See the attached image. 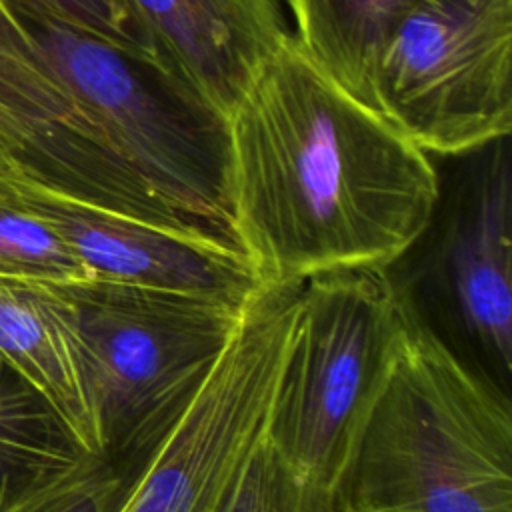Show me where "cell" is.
I'll list each match as a JSON object with an SVG mask.
<instances>
[{"mask_svg":"<svg viewBox=\"0 0 512 512\" xmlns=\"http://www.w3.org/2000/svg\"><path fill=\"white\" fill-rule=\"evenodd\" d=\"M234 238L262 284L388 270L440 194L428 152L290 34L226 116Z\"/></svg>","mask_w":512,"mask_h":512,"instance_id":"cell-1","label":"cell"},{"mask_svg":"<svg viewBox=\"0 0 512 512\" xmlns=\"http://www.w3.org/2000/svg\"><path fill=\"white\" fill-rule=\"evenodd\" d=\"M0 98L26 122L32 162L66 194L240 250L226 116L160 60L0 0Z\"/></svg>","mask_w":512,"mask_h":512,"instance_id":"cell-2","label":"cell"},{"mask_svg":"<svg viewBox=\"0 0 512 512\" xmlns=\"http://www.w3.org/2000/svg\"><path fill=\"white\" fill-rule=\"evenodd\" d=\"M402 306L336 512H512V400Z\"/></svg>","mask_w":512,"mask_h":512,"instance_id":"cell-3","label":"cell"},{"mask_svg":"<svg viewBox=\"0 0 512 512\" xmlns=\"http://www.w3.org/2000/svg\"><path fill=\"white\" fill-rule=\"evenodd\" d=\"M404 306L388 270L302 280L292 340L266 422L298 512H336L338 486L388 368Z\"/></svg>","mask_w":512,"mask_h":512,"instance_id":"cell-4","label":"cell"},{"mask_svg":"<svg viewBox=\"0 0 512 512\" xmlns=\"http://www.w3.org/2000/svg\"><path fill=\"white\" fill-rule=\"evenodd\" d=\"M84 354L102 458L128 466L236 334L246 302L104 280L60 284Z\"/></svg>","mask_w":512,"mask_h":512,"instance_id":"cell-5","label":"cell"},{"mask_svg":"<svg viewBox=\"0 0 512 512\" xmlns=\"http://www.w3.org/2000/svg\"><path fill=\"white\" fill-rule=\"evenodd\" d=\"M508 138L476 152L442 188L418 240L388 270L400 298L476 376L512 390V168ZM396 260V262H398Z\"/></svg>","mask_w":512,"mask_h":512,"instance_id":"cell-6","label":"cell"},{"mask_svg":"<svg viewBox=\"0 0 512 512\" xmlns=\"http://www.w3.org/2000/svg\"><path fill=\"white\" fill-rule=\"evenodd\" d=\"M300 282L262 284L240 326L168 426L122 472L112 512H216L264 436L292 340Z\"/></svg>","mask_w":512,"mask_h":512,"instance_id":"cell-7","label":"cell"},{"mask_svg":"<svg viewBox=\"0 0 512 512\" xmlns=\"http://www.w3.org/2000/svg\"><path fill=\"white\" fill-rule=\"evenodd\" d=\"M368 104L430 156L512 128V0H422L380 44Z\"/></svg>","mask_w":512,"mask_h":512,"instance_id":"cell-8","label":"cell"},{"mask_svg":"<svg viewBox=\"0 0 512 512\" xmlns=\"http://www.w3.org/2000/svg\"><path fill=\"white\" fill-rule=\"evenodd\" d=\"M0 184L66 242L92 280L236 302L262 286L238 248L74 200L24 172L12 154H0Z\"/></svg>","mask_w":512,"mask_h":512,"instance_id":"cell-9","label":"cell"},{"mask_svg":"<svg viewBox=\"0 0 512 512\" xmlns=\"http://www.w3.org/2000/svg\"><path fill=\"white\" fill-rule=\"evenodd\" d=\"M160 60L228 116L292 34L282 0H128Z\"/></svg>","mask_w":512,"mask_h":512,"instance_id":"cell-10","label":"cell"},{"mask_svg":"<svg viewBox=\"0 0 512 512\" xmlns=\"http://www.w3.org/2000/svg\"><path fill=\"white\" fill-rule=\"evenodd\" d=\"M0 358L52 406L90 456L102 458L88 370L60 286L0 280Z\"/></svg>","mask_w":512,"mask_h":512,"instance_id":"cell-11","label":"cell"},{"mask_svg":"<svg viewBox=\"0 0 512 512\" xmlns=\"http://www.w3.org/2000/svg\"><path fill=\"white\" fill-rule=\"evenodd\" d=\"M86 458L52 406L0 358V512L14 510Z\"/></svg>","mask_w":512,"mask_h":512,"instance_id":"cell-12","label":"cell"},{"mask_svg":"<svg viewBox=\"0 0 512 512\" xmlns=\"http://www.w3.org/2000/svg\"><path fill=\"white\" fill-rule=\"evenodd\" d=\"M294 38L340 86L368 102L370 64L394 28L422 0H286Z\"/></svg>","mask_w":512,"mask_h":512,"instance_id":"cell-13","label":"cell"},{"mask_svg":"<svg viewBox=\"0 0 512 512\" xmlns=\"http://www.w3.org/2000/svg\"><path fill=\"white\" fill-rule=\"evenodd\" d=\"M0 280L56 286L92 280L66 242L2 184Z\"/></svg>","mask_w":512,"mask_h":512,"instance_id":"cell-14","label":"cell"},{"mask_svg":"<svg viewBox=\"0 0 512 512\" xmlns=\"http://www.w3.org/2000/svg\"><path fill=\"white\" fill-rule=\"evenodd\" d=\"M24 4L124 50L160 60L156 46L128 0H22ZM162 62V60H160ZM164 64V62H162Z\"/></svg>","mask_w":512,"mask_h":512,"instance_id":"cell-15","label":"cell"},{"mask_svg":"<svg viewBox=\"0 0 512 512\" xmlns=\"http://www.w3.org/2000/svg\"><path fill=\"white\" fill-rule=\"evenodd\" d=\"M122 488V472L100 456L56 478L10 512H112Z\"/></svg>","mask_w":512,"mask_h":512,"instance_id":"cell-16","label":"cell"},{"mask_svg":"<svg viewBox=\"0 0 512 512\" xmlns=\"http://www.w3.org/2000/svg\"><path fill=\"white\" fill-rule=\"evenodd\" d=\"M216 512H298L296 488L264 436L230 480Z\"/></svg>","mask_w":512,"mask_h":512,"instance_id":"cell-17","label":"cell"},{"mask_svg":"<svg viewBox=\"0 0 512 512\" xmlns=\"http://www.w3.org/2000/svg\"><path fill=\"white\" fill-rule=\"evenodd\" d=\"M32 142L26 122L0 98V154H24Z\"/></svg>","mask_w":512,"mask_h":512,"instance_id":"cell-18","label":"cell"}]
</instances>
